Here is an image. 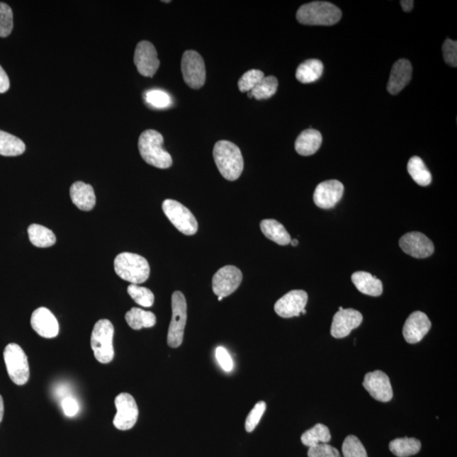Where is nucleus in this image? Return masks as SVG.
I'll return each instance as SVG.
<instances>
[{
  "mask_svg": "<svg viewBox=\"0 0 457 457\" xmlns=\"http://www.w3.org/2000/svg\"><path fill=\"white\" fill-rule=\"evenodd\" d=\"M213 159L222 176L228 181H236L241 176L244 161L240 149L233 142L220 141L213 147Z\"/></svg>",
  "mask_w": 457,
  "mask_h": 457,
  "instance_id": "1",
  "label": "nucleus"
},
{
  "mask_svg": "<svg viewBox=\"0 0 457 457\" xmlns=\"http://www.w3.org/2000/svg\"><path fill=\"white\" fill-rule=\"evenodd\" d=\"M164 137L154 130H147L141 134L138 149L146 163L159 169L171 167L172 157L163 147Z\"/></svg>",
  "mask_w": 457,
  "mask_h": 457,
  "instance_id": "2",
  "label": "nucleus"
},
{
  "mask_svg": "<svg viewBox=\"0 0 457 457\" xmlns=\"http://www.w3.org/2000/svg\"><path fill=\"white\" fill-rule=\"evenodd\" d=\"M342 18V11L329 2L315 1L299 8L297 19L308 26H333Z\"/></svg>",
  "mask_w": 457,
  "mask_h": 457,
  "instance_id": "3",
  "label": "nucleus"
},
{
  "mask_svg": "<svg viewBox=\"0 0 457 457\" xmlns=\"http://www.w3.org/2000/svg\"><path fill=\"white\" fill-rule=\"evenodd\" d=\"M114 266L117 276L134 285L142 284L149 277V262L138 254L122 252L117 255Z\"/></svg>",
  "mask_w": 457,
  "mask_h": 457,
  "instance_id": "4",
  "label": "nucleus"
},
{
  "mask_svg": "<svg viewBox=\"0 0 457 457\" xmlns=\"http://www.w3.org/2000/svg\"><path fill=\"white\" fill-rule=\"evenodd\" d=\"M114 325L110 320H100L95 324L91 335V347L98 362L107 364L114 359Z\"/></svg>",
  "mask_w": 457,
  "mask_h": 457,
  "instance_id": "5",
  "label": "nucleus"
},
{
  "mask_svg": "<svg viewBox=\"0 0 457 457\" xmlns=\"http://www.w3.org/2000/svg\"><path fill=\"white\" fill-rule=\"evenodd\" d=\"M4 360L11 380L17 385L27 384L30 377L28 356L19 345L11 343L4 351Z\"/></svg>",
  "mask_w": 457,
  "mask_h": 457,
  "instance_id": "6",
  "label": "nucleus"
},
{
  "mask_svg": "<svg viewBox=\"0 0 457 457\" xmlns=\"http://www.w3.org/2000/svg\"><path fill=\"white\" fill-rule=\"evenodd\" d=\"M187 319L186 301L181 291L172 295V319L169 325L167 337L169 346L179 347L183 342Z\"/></svg>",
  "mask_w": 457,
  "mask_h": 457,
  "instance_id": "7",
  "label": "nucleus"
},
{
  "mask_svg": "<svg viewBox=\"0 0 457 457\" xmlns=\"http://www.w3.org/2000/svg\"><path fill=\"white\" fill-rule=\"evenodd\" d=\"M163 211L169 221L180 232L193 236L198 232V224L188 208L176 200L167 199L163 203Z\"/></svg>",
  "mask_w": 457,
  "mask_h": 457,
  "instance_id": "8",
  "label": "nucleus"
},
{
  "mask_svg": "<svg viewBox=\"0 0 457 457\" xmlns=\"http://www.w3.org/2000/svg\"><path fill=\"white\" fill-rule=\"evenodd\" d=\"M181 72L184 81L190 88L201 89L206 81V69L202 56L194 50L183 54Z\"/></svg>",
  "mask_w": 457,
  "mask_h": 457,
  "instance_id": "9",
  "label": "nucleus"
},
{
  "mask_svg": "<svg viewBox=\"0 0 457 457\" xmlns=\"http://www.w3.org/2000/svg\"><path fill=\"white\" fill-rule=\"evenodd\" d=\"M117 409L114 417L115 428L119 430H129L137 424L138 419V407L133 396L128 393H121L116 396L115 400Z\"/></svg>",
  "mask_w": 457,
  "mask_h": 457,
  "instance_id": "10",
  "label": "nucleus"
},
{
  "mask_svg": "<svg viewBox=\"0 0 457 457\" xmlns=\"http://www.w3.org/2000/svg\"><path fill=\"white\" fill-rule=\"evenodd\" d=\"M242 278L240 269L232 265L220 269L213 277V293L223 298L228 297L240 286Z\"/></svg>",
  "mask_w": 457,
  "mask_h": 457,
  "instance_id": "11",
  "label": "nucleus"
},
{
  "mask_svg": "<svg viewBox=\"0 0 457 457\" xmlns=\"http://www.w3.org/2000/svg\"><path fill=\"white\" fill-rule=\"evenodd\" d=\"M134 63L142 76L154 77L160 64L154 45L149 41L139 43L135 51Z\"/></svg>",
  "mask_w": 457,
  "mask_h": 457,
  "instance_id": "12",
  "label": "nucleus"
},
{
  "mask_svg": "<svg viewBox=\"0 0 457 457\" xmlns=\"http://www.w3.org/2000/svg\"><path fill=\"white\" fill-rule=\"evenodd\" d=\"M363 385L370 395L378 402H388L393 398L390 378L380 370L366 374Z\"/></svg>",
  "mask_w": 457,
  "mask_h": 457,
  "instance_id": "13",
  "label": "nucleus"
},
{
  "mask_svg": "<svg viewBox=\"0 0 457 457\" xmlns=\"http://www.w3.org/2000/svg\"><path fill=\"white\" fill-rule=\"evenodd\" d=\"M399 245L405 254L415 259L429 258L434 254V246L430 239L420 232H410L400 239Z\"/></svg>",
  "mask_w": 457,
  "mask_h": 457,
  "instance_id": "14",
  "label": "nucleus"
},
{
  "mask_svg": "<svg viewBox=\"0 0 457 457\" xmlns=\"http://www.w3.org/2000/svg\"><path fill=\"white\" fill-rule=\"evenodd\" d=\"M308 295L303 290H294L283 295L274 305V311L277 315L285 319L299 317L306 307Z\"/></svg>",
  "mask_w": 457,
  "mask_h": 457,
  "instance_id": "15",
  "label": "nucleus"
},
{
  "mask_svg": "<svg viewBox=\"0 0 457 457\" xmlns=\"http://www.w3.org/2000/svg\"><path fill=\"white\" fill-rule=\"evenodd\" d=\"M363 320L362 313L355 309H342L335 313L330 333L334 338H345L352 330L359 327Z\"/></svg>",
  "mask_w": 457,
  "mask_h": 457,
  "instance_id": "16",
  "label": "nucleus"
},
{
  "mask_svg": "<svg viewBox=\"0 0 457 457\" xmlns=\"http://www.w3.org/2000/svg\"><path fill=\"white\" fill-rule=\"evenodd\" d=\"M344 193V186L337 180L321 182L317 185L313 194V201L316 205L324 210L334 208L341 201Z\"/></svg>",
  "mask_w": 457,
  "mask_h": 457,
  "instance_id": "17",
  "label": "nucleus"
},
{
  "mask_svg": "<svg viewBox=\"0 0 457 457\" xmlns=\"http://www.w3.org/2000/svg\"><path fill=\"white\" fill-rule=\"evenodd\" d=\"M30 325L34 332L43 338H55L59 334L58 320L53 312L46 308H39L33 312Z\"/></svg>",
  "mask_w": 457,
  "mask_h": 457,
  "instance_id": "18",
  "label": "nucleus"
},
{
  "mask_svg": "<svg viewBox=\"0 0 457 457\" xmlns=\"http://www.w3.org/2000/svg\"><path fill=\"white\" fill-rule=\"evenodd\" d=\"M431 325V321L424 312H412L404 325L403 337L409 344L419 343L429 333Z\"/></svg>",
  "mask_w": 457,
  "mask_h": 457,
  "instance_id": "19",
  "label": "nucleus"
},
{
  "mask_svg": "<svg viewBox=\"0 0 457 457\" xmlns=\"http://www.w3.org/2000/svg\"><path fill=\"white\" fill-rule=\"evenodd\" d=\"M412 67L410 61L400 59L394 64L391 69L387 89L390 94L396 95L402 91L412 79Z\"/></svg>",
  "mask_w": 457,
  "mask_h": 457,
  "instance_id": "20",
  "label": "nucleus"
},
{
  "mask_svg": "<svg viewBox=\"0 0 457 457\" xmlns=\"http://www.w3.org/2000/svg\"><path fill=\"white\" fill-rule=\"evenodd\" d=\"M72 201L81 210L90 211L96 204L93 186L82 181L73 183L69 189Z\"/></svg>",
  "mask_w": 457,
  "mask_h": 457,
  "instance_id": "21",
  "label": "nucleus"
},
{
  "mask_svg": "<svg viewBox=\"0 0 457 457\" xmlns=\"http://www.w3.org/2000/svg\"><path fill=\"white\" fill-rule=\"evenodd\" d=\"M351 281L361 293L371 297H380L383 293L381 281L371 273L364 271L356 272L352 274Z\"/></svg>",
  "mask_w": 457,
  "mask_h": 457,
  "instance_id": "22",
  "label": "nucleus"
},
{
  "mask_svg": "<svg viewBox=\"0 0 457 457\" xmlns=\"http://www.w3.org/2000/svg\"><path fill=\"white\" fill-rule=\"evenodd\" d=\"M322 135L319 130L308 129L299 135L295 143V151L300 155L310 156L320 149L322 145Z\"/></svg>",
  "mask_w": 457,
  "mask_h": 457,
  "instance_id": "23",
  "label": "nucleus"
},
{
  "mask_svg": "<svg viewBox=\"0 0 457 457\" xmlns=\"http://www.w3.org/2000/svg\"><path fill=\"white\" fill-rule=\"evenodd\" d=\"M260 228L265 237L278 245H288L291 241L290 234L287 232L284 225L277 220H264L261 222Z\"/></svg>",
  "mask_w": 457,
  "mask_h": 457,
  "instance_id": "24",
  "label": "nucleus"
},
{
  "mask_svg": "<svg viewBox=\"0 0 457 457\" xmlns=\"http://www.w3.org/2000/svg\"><path fill=\"white\" fill-rule=\"evenodd\" d=\"M323 72V63L319 60L312 59L299 65L295 77L302 84H308L319 80Z\"/></svg>",
  "mask_w": 457,
  "mask_h": 457,
  "instance_id": "25",
  "label": "nucleus"
},
{
  "mask_svg": "<svg viewBox=\"0 0 457 457\" xmlns=\"http://www.w3.org/2000/svg\"><path fill=\"white\" fill-rule=\"evenodd\" d=\"M125 320L130 327L139 330L143 328H152L156 325V316L152 312L133 308L125 313Z\"/></svg>",
  "mask_w": 457,
  "mask_h": 457,
  "instance_id": "26",
  "label": "nucleus"
},
{
  "mask_svg": "<svg viewBox=\"0 0 457 457\" xmlns=\"http://www.w3.org/2000/svg\"><path fill=\"white\" fill-rule=\"evenodd\" d=\"M29 240L37 247H50L56 242L55 235L45 226L33 224L28 230Z\"/></svg>",
  "mask_w": 457,
  "mask_h": 457,
  "instance_id": "27",
  "label": "nucleus"
},
{
  "mask_svg": "<svg viewBox=\"0 0 457 457\" xmlns=\"http://www.w3.org/2000/svg\"><path fill=\"white\" fill-rule=\"evenodd\" d=\"M390 450L398 457L414 456L421 450V442L415 438H398L390 443Z\"/></svg>",
  "mask_w": 457,
  "mask_h": 457,
  "instance_id": "28",
  "label": "nucleus"
},
{
  "mask_svg": "<svg viewBox=\"0 0 457 457\" xmlns=\"http://www.w3.org/2000/svg\"><path fill=\"white\" fill-rule=\"evenodd\" d=\"M407 171L413 181L421 186H429L432 182V176L419 157L414 156L409 160Z\"/></svg>",
  "mask_w": 457,
  "mask_h": 457,
  "instance_id": "29",
  "label": "nucleus"
},
{
  "mask_svg": "<svg viewBox=\"0 0 457 457\" xmlns=\"http://www.w3.org/2000/svg\"><path fill=\"white\" fill-rule=\"evenodd\" d=\"M26 151L25 143L20 138L0 130V155L19 156Z\"/></svg>",
  "mask_w": 457,
  "mask_h": 457,
  "instance_id": "30",
  "label": "nucleus"
},
{
  "mask_svg": "<svg viewBox=\"0 0 457 457\" xmlns=\"http://www.w3.org/2000/svg\"><path fill=\"white\" fill-rule=\"evenodd\" d=\"M332 439V434L327 426L317 424L311 429L303 433L301 441L304 446L309 448L320 445V444H328Z\"/></svg>",
  "mask_w": 457,
  "mask_h": 457,
  "instance_id": "31",
  "label": "nucleus"
},
{
  "mask_svg": "<svg viewBox=\"0 0 457 457\" xmlns=\"http://www.w3.org/2000/svg\"><path fill=\"white\" fill-rule=\"evenodd\" d=\"M278 82L276 77H264L254 89L250 91L252 98L258 100L268 99L276 94Z\"/></svg>",
  "mask_w": 457,
  "mask_h": 457,
  "instance_id": "32",
  "label": "nucleus"
},
{
  "mask_svg": "<svg viewBox=\"0 0 457 457\" xmlns=\"http://www.w3.org/2000/svg\"><path fill=\"white\" fill-rule=\"evenodd\" d=\"M128 293L130 297L142 307L150 308L154 305V295L146 287L132 284L128 286Z\"/></svg>",
  "mask_w": 457,
  "mask_h": 457,
  "instance_id": "33",
  "label": "nucleus"
},
{
  "mask_svg": "<svg viewBox=\"0 0 457 457\" xmlns=\"http://www.w3.org/2000/svg\"><path fill=\"white\" fill-rule=\"evenodd\" d=\"M342 453L344 457H368L362 442L354 435H349L344 441Z\"/></svg>",
  "mask_w": 457,
  "mask_h": 457,
  "instance_id": "34",
  "label": "nucleus"
},
{
  "mask_svg": "<svg viewBox=\"0 0 457 457\" xmlns=\"http://www.w3.org/2000/svg\"><path fill=\"white\" fill-rule=\"evenodd\" d=\"M145 100L152 107L156 108H167L172 106L171 96L163 90H149L145 94Z\"/></svg>",
  "mask_w": 457,
  "mask_h": 457,
  "instance_id": "35",
  "label": "nucleus"
},
{
  "mask_svg": "<svg viewBox=\"0 0 457 457\" xmlns=\"http://www.w3.org/2000/svg\"><path fill=\"white\" fill-rule=\"evenodd\" d=\"M264 77V72L259 71V69H250V71L244 74V75L240 78V80H239V90H240L242 93H246V91L248 93V91H251L254 89Z\"/></svg>",
  "mask_w": 457,
  "mask_h": 457,
  "instance_id": "36",
  "label": "nucleus"
},
{
  "mask_svg": "<svg viewBox=\"0 0 457 457\" xmlns=\"http://www.w3.org/2000/svg\"><path fill=\"white\" fill-rule=\"evenodd\" d=\"M13 30V12L7 4L0 3V37L6 38Z\"/></svg>",
  "mask_w": 457,
  "mask_h": 457,
  "instance_id": "37",
  "label": "nucleus"
},
{
  "mask_svg": "<svg viewBox=\"0 0 457 457\" xmlns=\"http://www.w3.org/2000/svg\"><path fill=\"white\" fill-rule=\"evenodd\" d=\"M265 410H266V403L264 402H259L255 405L246 419L245 429L247 432L251 433L256 429L261 419H262Z\"/></svg>",
  "mask_w": 457,
  "mask_h": 457,
  "instance_id": "38",
  "label": "nucleus"
},
{
  "mask_svg": "<svg viewBox=\"0 0 457 457\" xmlns=\"http://www.w3.org/2000/svg\"><path fill=\"white\" fill-rule=\"evenodd\" d=\"M308 457H342L337 448L328 444H320L309 448Z\"/></svg>",
  "mask_w": 457,
  "mask_h": 457,
  "instance_id": "39",
  "label": "nucleus"
},
{
  "mask_svg": "<svg viewBox=\"0 0 457 457\" xmlns=\"http://www.w3.org/2000/svg\"><path fill=\"white\" fill-rule=\"evenodd\" d=\"M443 55L446 63L452 67H457V42L447 38L443 45Z\"/></svg>",
  "mask_w": 457,
  "mask_h": 457,
  "instance_id": "40",
  "label": "nucleus"
},
{
  "mask_svg": "<svg viewBox=\"0 0 457 457\" xmlns=\"http://www.w3.org/2000/svg\"><path fill=\"white\" fill-rule=\"evenodd\" d=\"M215 356L217 362L219 363L222 369L225 372H230L234 368V363L227 350L225 348L219 346L216 348Z\"/></svg>",
  "mask_w": 457,
  "mask_h": 457,
  "instance_id": "41",
  "label": "nucleus"
},
{
  "mask_svg": "<svg viewBox=\"0 0 457 457\" xmlns=\"http://www.w3.org/2000/svg\"><path fill=\"white\" fill-rule=\"evenodd\" d=\"M62 409L65 415L72 417L77 414L79 405L75 399L67 397L62 400Z\"/></svg>",
  "mask_w": 457,
  "mask_h": 457,
  "instance_id": "42",
  "label": "nucleus"
},
{
  "mask_svg": "<svg viewBox=\"0 0 457 457\" xmlns=\"http://www.w3.org/2000/svg\"><path fill=\"white\" fill-rule=\"evenodd\" d=\"M10 79L4 69L0 65V94L6 93L10 89Z\"/></svg>",
  "mask_w": 457,
  "mask_h": 457,
  "instance_id": "43",
  "label": "nucleus"
},
{
  "mask_svg": "<svg viewBox=\"0 0 457 457\" xmlns=\"http://www.w3.org/2000/svg\"><path fill=\"white\" fill-rule=\"evenodd\" d=\"M413 4H414V2L412 1V0H410V1H408V0L400 1V6H402L405 12H410L413 8Z\"/></svg>",
  "mask_w": 457,
  "mask_h": 457,
  "instance_id": "44",
  "label": "nucleus"
},
{
  "mask_svg": "<svg viewBox=\"0 0 457 457\" xmlns=\"http://www.w3.org/2000/svg\"><path fill=\"white\" fill-rule=\"evenodd\" d=\"M4 412V400L2 396L0 395V423H1L3 420Z\"/></svg>",
  "mask_w": 457,
  "mask_h": 457,
  "instance_id": "45",
  "label": "nucleus"
},
{
  "mask_svg": "<svg viewBox=\"0 0 457 457\" xmlns=\"http://www.w3.org/2000/svg\"><path fill=\"white\" fill-rule=\"evenodd\" d=\"M290 243L293 247H297L298 245V241L297 240V239H293V240H291Z\"/></svg>",
  "mask_w": 457,
  "mask_h": 457,
  "instance_id": "46",
  "label": "nucleus"
},
{
  "mask_svg": "<svg viewBox=\"0 0 457 457\" xmlns=\"http://www.w3.org/2000/svg\"><path fill=\"white\" fill-rule=\"evenodd\" d=\"M302 313H303V315H306L307 311H306V310H305V309H303V311H302V312H301V315H302Z\"/></svg>",
  "mask_w": 457,
  "mask_h": 457,
  "instance_id": "47",
  "label": "nucleus"
},
{
  "mask_svg": "<svg viewBox=\"0 0 457 457\" xmlns=\"http://www.w3.org/2000/svg\"><path fill=\"white\" fill-rule=\"evenodd\" d=\"M218 300H219V301L220 302V301H222V300H223V298L218 297Z\"/></svg>",
  "mask_w": 457,
  "mask_h": 457,
  "instance_id": "48",
  "label": "nucleus"
},
{
  "mask_svg": "<svg viewBox=\"0 0 457 457\" xmlns=\"http://www.w3.org/2000/svg\"><path fill=\"white\" fill-rule=\"evenodd\" d=\"M342 309H343V308H342V307H339V311H342Z\"/></svg>",
  "mask_w": 457,
  "mask_h": 457,
  "instance_id": "49",
  "label": "nucleus"
}]
</instances>
